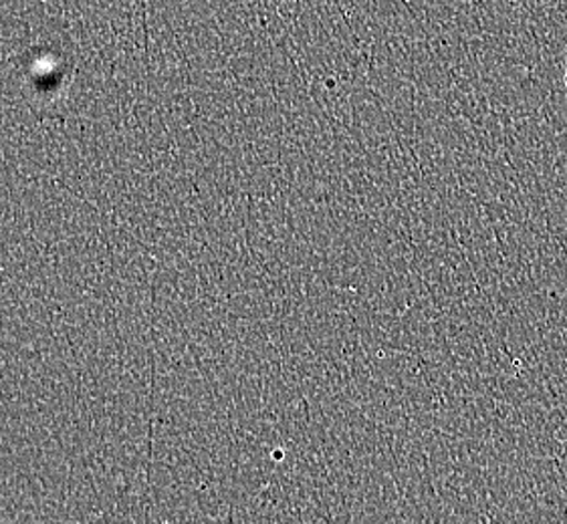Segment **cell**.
Here are the masks:
<instances>
[{
  "instance_id": "6da1fadb",
  "label": "cell",
  "mask_w": 567,
  "mask_h": 524,
  "mask_svg": "<svg viewBox=\"0 0 567 524\" xmlns=\"http://www.w3.org/2000/svg\"><path fill=\"white\" fill-rule=\"evenodd\" d=\"M566 83H567V73H566Z\"/></svg>"
}]
</instances>
